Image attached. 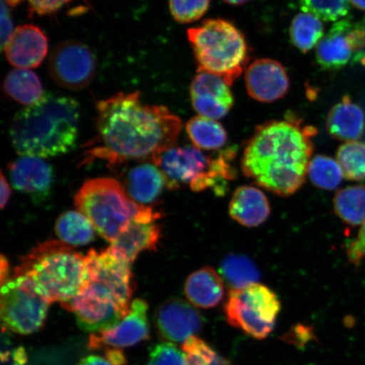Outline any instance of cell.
<instances>
[{
    "mask_svg": "<svg viewBox=\"0 0 365 365\" xmlns=\"http://www.w3.org/2000/svg\"><path fill=\"white\" fill-rule=\"evenodd\" d=\"M154 318L159 336L168 342H185L203 326V317L198 310L180 299L160 305Z\"/></svg>",
    "mask_w": 365,
    "mask_h": 365,
    "instance_id": "15",
    "label": "cell"
},
{
    "mask_svg": "<svg viewBox=\"0 0 365 365\" xmlns=\"http://www.w3.org/2000/svg\"><path fill=\"white\" fill-rule=\"evenodd\" d=\"M346 253L349 261L355 266H358L363 261L365 257V222L360 228L357 238L346 245Z\"/></svg>",
    "mask_w": 365,
    "mask_h": 365,
    "instance_id": "37",
    "label": "cell"
},
{
    "mask_svg": "<svg viewBox=\"0 0 365 365\" xmlns=\"http://www.w3.org/2000/svg\"><path fill=\"white\" fill-rule=\"evenodd\" d=\"M8 170L16 190L30 195L35 202L47 199L52 188L53 171L43 158L22 156L9 164Z\"/></svg>",
    "mask_w": 365,
    "mask_h": 365,
    "instance_id": "18",
    "label": "cell"
},
{
    "mask_svg": "<svg viewBox=\"0 0 365 365\" xmlns=\"http://www.w3.org/2000/svg\"><path fill=\"white\" fill-rule=\"evenodd\" d=\"M190 99L200 116L220 120L234 106L235 99L230 86L221 77L198 71L190 86Z\"/></svg>",
    "mask_w": 365,
    "mask_h": 365,
    "instance_id": "16",
    "label": "cell"
},
{
    "mask_svg": "<svg viewBox=\"0 0 365 365\" xmlns=\"http://www.w3.org/2000/svg\"><path fill=\"white\" fill-rule=\"evenodd\" d=\"M185 294L195 307L213 308L221 303L225 296V282L213 268L205 267L187 278Z\"/></svg>",
    "mask_w": 365,
    "mask_h": 365,
    "instance_id": "22",
    "label": "cell"
},
{
    "mask_svg": "<svg viewBox=\"0 0 365 365\" xmlns=\"http://www.w3.org/2000/svg\"><path fill=\"white\" fill-rule=\"evenodd\" d=\"M349 2L350 0H300V8L322 21H335L348 15Z\"/></svg>",
    "mask_w": 365,
    "mask_h": 365,
    "instance_id": "32",
    "label": "cell"
},
{
    "mask_svg": "<svg viewBox=\"0 0 365 365\" xmlns=\"http://www.w3.org/2000/svg\"><path fill=\"white\" fill-rule=\"evenodd\" d=\"M99 145L91 157L115 165L126 160L150 159L175 147L180 118L162 105L145 104L139 91L120 93L97 104Z\"/></svg>",
    "mask_w": 365,
    "mask_h": 365,
    "instance_id": "1",
    "label": "cell"
},
{
    "mask_svg": "<svg viewBox=\"0 0 365 365\" xmlns=\"http://www.w3.org/2000/svg\"><path fill=\"white\" fill-rule=\"evenodd\" d=\"M95 227L79 211H68L58 218L56 232L59 240L70 246H83L95 239Z\"/></svg>",
    "mask_w": 365,
    "mask_h": 365,
    "instance_id": "25",
    "label": "cell"
},
{
    "mask_svg": "<svg viewBox=\"0 0 365 365\" xmlns=\"http://www.w3.org/2000/svg\"><path fill=\"white\" fill-rule=\"evenodd\" d=\"M167 186L166 178L155 163H143L128 173L127 192L140 205L153 203Z\"/></svg>",
    "mask_w": 365,
    "mask_h": 365,
    "instance_id": "23",
    "label": "cell"
},
{
    "mask_svg": "<svg viewBox=\"0 0 365 365\" xmlns=\"http://www.w3.org/2000/svg\"><path fill=\"white\" fill-rule=\"evenodd\" d=\"M280 310L277 295L259 284L231 290L225 305L227 322L255 339L270 334Z\"/></svg>",
    "mask_w": 365,
    "mask_h": 365,
    "instance_id": "8",
    "label": "cell"
},
{
    "mask_svg": "<svg viewBox=\"0 0 365 365\" xmlns=\"http://www.w3.org/2000/svg\"><path fill=\"white\" fill-rule=\"evenodd\" d=\"M350 2L359 10L365 11V0H350Z\"/></svg>",
    "mask_w": 365,
    "mask_h": 365,
    "instance_id": "44",
    "label": "cell"
},
{
    "mask_svg": "<svg viewBox=\"0 0 365 365\" xmlns=\"http://www.w3.org/2000/svg\"><path fill=\"white\" fill-rule=\"evenodd\" d=\"M27 1L34 12L40 16H43L58 11L59 9L71 3L73 0H27ZM7 2L11 6H13L19 4L21 0H7Z\"/></svg>",
    "mask_w": 365,
    "mask_h": 365,
    "instance_id": "36",
    "label": "cell"
},
{
    "mask_svg": "<svg viewBox=\"0 0 365 365\" xmlns=\"http://www.w3.org/2000/svg\"><path fill=\"white\" fill-rule=\"evenodd\" d=\"M198 63V71L221 77L231 86L249 61V46L243 34L232 22L205 20L187 31Z\"/></svg>",
    "mask_w": 365,
    "mask_h": 365,
    "instance_id": "6",
    "label": "cell"
},
{
    "mask_svg": "<svg viewBox=\"0 0 365 365\" xmlns=\"http://www.w3.org/2000/svg\"><path fill=\"white\" fill-rule=\"evenodd\" d=\"M308 176L314 185L322 190H336L341 185L344 172L336 160L317 155L310 160Z\"/></svg>",
    "mask_w": 365,
    "mask_h": 365,
    "instance_id": "30",
    "label": "cell"
},
{
    "mask_svg": "<svg viewBox=\"0 0 365 365\" xmlns=\"http://www.w3.org/2000/svg\"><path fill=\"white\" fill-rule=\"evenodd\" d=\"M6 0H1V48H6L9 41L11 40L15 29H14L10 7Z\"/></svg>",
    "mask_w": 365,
    "mask_h": 365,
    "instance_id": "38",
    "label": "cell"
},
{
    "mask_svg": "<svg viewBox=\"0 0 365 365\" xmlns=\"http://www.w3.org/2000/svg\"><path fill=\"white\" fill-rule=\"evenodd\" d=\"M161 214L145 207L131 220L112 242L109 250L118 257L132 264L139 254L145 250H156L161 238L158 220Z\"/></svg>",
    "mask_w": 365,
    "mask_h": 365,
    "instance_id": "12",
    "label": "cell"
},
{
    "mask_svg": "<svg viewBox=\"0 0 365 365\" xmlns=\"http://www.w3.org/2000/svg\"><path fill=\"white\" fill-rule=\"evenodd\" d=\"M322 21L312 14L302 12L296 15L290 26L291 42L301 52L307 53L318 45L323 38Z\"/></svg>",
    "mask_w": 365,
    "mask_h": 365,
    "instance_id": "29",
    "label": "cell"
},
{
    "mask_svg": "<svg viewBox=\"0 0 365 365\" xmlns=\"http://www.w3.org/2000/svg\"><path fill=\"white\" fill-rule=\"evenodd\" d=\"M245 79L248 94L261 103H273L284 98L290 86L285 68L271 58H259L251 63Z\"/></svg>",
    "mask_w": 365,
    "mask_h": 365,
    "instance_id": "17",
    "label": "cell"
},
{
    "mask_svg": "<svg viewBox=\"0 0 365 365\" xmlns=\"http://www.w3.org/2000/svg\"><path fill=\"white\" fill-rule=\"evenodd\" d=\"M148 365H186L185 355L172 342H161L150 349Z\"/></svg>",
    "mask_w": 365,
    "mask_h": 365,
    "instance_id": "35",
    "label": "cell"
},
{
    "mask_svg": "<svg viewBox=\"0 0 365 365\" xmlns=\"http://www.w3.org/2000/svg\"><path fill=\"white\" fill-rule=\"evenodd\" d=\"M79 120V105L75 99L44 93L38 102L16 114L9 134L21 156L57 157L74 149Z\"/></svg>",
    "mask_w": 365,
    "mask_h": 365,
    "instance_id": "4",
    "label": "cell"
},
{
    "mask_svg": "<svg viewBox=\"0 0 365 365\" xmlns=\"http://www.w3.org/2000/svg\"><path fill=\"white\" fill-rule=\"evenodd\" d=\"M220 271L223 279L232 289L257 284L261 277L259 269L251 259L243 255L231 254L223 259Z\"/></svg>",
    "mask_w": 365,
    "mask_h": 365,
    "instance_id": "28",
    "label": "cell"
},
{
    "mask_svg": "<svg viewBox=\"0 0 365 365\" xmlns=\"http://www.w3.org/2000/svg\"><path fill=\"white\" fill-rule=\"evenodd\" d=\"M105 359L111 365H126L125 354L120 349L108 348L105 350Z\"/></svg>",
    "mask_w": 365,
    "mask_h": 365,
    "instance_id": "39",
    "label": "cell"
},
{
    "mask_svg": "<svg viewBox=\"0 0 365 365\" xmlns=\"http://www.w3.org/2000/svg\"><path fill=\"white\" fill-rule=\"evenodd\" d=\"M186 132L195 148L215 150L225 147L227 134L220 123L212 118L195 116L187 123Z\"/></svg>",
    "mask_w": 365,
    "mask_h": 365,
    "instance_id": "26",
    "label": "cell"
},
{
    "mask_svg": "<svg viewBox=\"0 0 365 365\" xmlns=\"http://www.w3.org/2000/svg\"><path fill=\"white\" fill-rule=\"evenodd\" d=\"M4 90L16 102L27 107L38 102L44 94L38 76L27 68H16L9 73Z\"/></svg>",
    "mask_w": 365,
    "mask_h": 365,
    "instance_id": "24",
    "label": "cell"
},
{
    "mask_svg": "<svg viewBox=\"0 0 365 365\" xmlns=\"http://www.w3.org/2000/svg\"><path fill=\"white\" fill-rule=\"evenodd\" d=\"M48 66L56 84L68 90L79 91L93 80L97 61L88 46L66 41L53 49Z\"/></svg>",
    "mask_w": 365,
    "mask_h": 365,
    "instance_id": "11",
    "label": "cell"
},
{
    "mask_svg": "<svg viewBox=\"0 0 365 365\" xmlns=\"http://www.w3.org/2000/svg\"><path fill=\"white\" fill-rule=\"evenodd\" d=\"M85 257L62 241L40 244L21 259L15 276L31 278L50 303L74 297L83 282Z\"/></svg>",
    "mask_w": 365,
    "mask_h": 365,
    "instance_id": "5",
    "label": "cell"
},
{
    "mask_svg": "<svg viewBox=\"0 0 365 365\" xmlns=\"http://www.w3.org/2000/svg\"><path fill=\"white\" fill-rule=\"evenodd\" d=\"M148 304L143 299L132 302L129 314L113 327L90 336L88 349L97 350L104 346L125 349L149 339Z\"/></svg>",
    "mask_w": 365,
    "mask_h": 365,
    "instance_id": "14",
    "label": "cell"
},
{
    "mask_svg": "<svg viewBox=\"0 0 365 365\" xmlns=\"http://www.w3.org/2000/svg\"><path fill=\"white\" fill-rule=\"evenodd\" d=\"M11 196V188L9 182H7L6 177L4 173H1V200H0V205H1V209H4L6 207L9 200H10Z\"/></svg>",
    "mask_w": 365,
    "mask_h": 365,
    "instance_id": "41",
    "label": "cell"
},
{
    "mask_svg": "<svg viewBox=\"0 0 365 365\" xmlns=\"http://www.w3.org/2000/svg\"><path fill=\"white\" fill-rule=\"evenodd\" d=\"M76 365H111L107 359L98 355H89L82 359Z\"/></svg>",
    "mask_w": 365,
    "mask_h": 365,
    "instance_id": "42",
    "label": "cell"
},
{
    "mask_svg": "<svg viewBox=\"0 0 365 365\" xmlns=\"http://www.w3.org/2000/svg\"><path fill=\"white\" fill-rule=\"evenodd\" d=\"M75 205L98 234L110 244L147 207L136 203L124 187L111 178L85 182L75 196Z\"/></svg>",
    "mask_w": 365,
    "mask_h": 365,
    "instance_id": "7",
    "label": "cell"
},
{
    "mask_svg": "<svg viewBox=\"0 0 365 365\" xmlns=\"http://www.w3.org/2000/svg\"><path fill=\"white\" fill-rule=\"evenodd\" d=\"M211 158L191 145L173 147L160 154L153 163L166 178L171 190L191 185L209 170Z\"/></svg>",
    "mask_w": 365,
    "mask_h": 365,
    "instance_id": "13",
    "label": "cell"
},
{
    "mask_svg": "<svg viewBox=\"0 0 365 365\" xmlns=\"http://www.w3.org/2000/svg\"><path fill=\"white\" fill-rule=\"evenodd\" d=\"M336 159L346 180H365V143L355 140L341 145Z\"/></svg>",
    "mask_w": 365,
    "mask_h": 365,
    "instance_id": "31",
    "label": "cell"
},
{
    "mask_svg": "<svg viewBox=\"0 0 365 365\" xmlns=\"http://www.w3.org/2000/svg\"><path fill=\"white\" fill-rule=\"evenodd\" d=\"M10 359H11V365H26V351L23 346H18L12 353L10 352L7 361Z\"/></svg>",
    "mask_w": 365,
    "mask_h": 365,
    "instance_id": "40",
    "label": "cell"
},
{
    "mask_svg": "<svg viewBox=\"0 0 365 365\" xmlns=\"http://www.w3.org/2000/svg\"><path fill=\"white\" fill-rule=\"evenodd\" d=\"M333 208L336 216L348 225H362L365 222V186H349L337 191Z\"/></svg>",
    "mask_w": 365,
    "mask_h": 365,
    "instance_id": "27",
    "label": "cell"
},
{
    "mask_svg": "<svg viewBox=\"0 0 365 365\" xmlns=\"http://www.w3.org/2000/svg\"><path fill=\"white\" fill-rule=\"evenodd\" d=\"M9 271H10V264H9L8 259L2 255L0 257V282H1V285L6 284L9 280Z\"/></svg>",
    "mask_w": 365,
    "mask_h": 365,
    "instance_id": "43",
    "label": "cell"
},
{
    "mask_svg": "<svg viewBox=\"0 0 365 365\" xmlns=\"http://www.w3.org/2000/svg\"><path fill=\"white\" fill-rule=\"evenodd\" d=\"M365 23L346 18L336 21L317 47V63L337 71L349 65H365Z\"/></svg>",
    "mask_w": 365,
    "mask_h": 365,
    "instance_id": "10",
    "label": "cell"
},
{
    "mask_svg": "<svg viewBox=\"0 0 365 365\" xmlns=\"http://www.w3.org/2000/svg\"><path fill=\"white\" fill-rule=\"evenodd\" d=\"M130 267L108 248L101 252L91 250L86 255L83 282L77 294L61 304L75 314L82 330H106L127 317L133 294Z\"/></svg>",
    "mask_w": 365,
    "mask_h": 365,
    "instance_id": "3",
    "label": "cell"
},
{
    "mask_svg": "<svg viewBox=\"0 0 365 365\" xmlns=\"http://www.w3.org/2000/svg\"><path fill=\"white\" fill-rule=\"evenodd\" d=\"M51 303L31 278L15 276L2 285L0 314L3 328L29 335L43 327Z\"/></svg>",
    "mask_w": 365,
    "mask_h": 365,
    "instance_id": "9",
    "label": "cell"
},
{
    "mask_svg": "<svg viewBox=\"0 0 365 365\" xmlns=\"http://www.w3.org/2000/svg\"><path fill=\"white\" fill-rule=\"evenodd\" d=\"M230 217L240 225L255 227L263 225L271 213L270 204L262 190L240 186L235 191L228 208Z\"/></svg>",
    "mask_w": 365,
    "mask_h": 365,
    "instance_id": "20",
    "label": "cell"
},
{
    "mask_svg": "<svg viewBox=\"0 0 365 365\" xmlns=\"http://www.w3.org/2000/svg\"><path fill=\"white\" fill-rule=\"evenodd\" d=\"M223 1L232 6H243V4L247 3L249 0H223Z\"/></svg>",
    "mask_w": 365,
    "mask_h": 365,
    "instance_id": "45",
    "label": "cell"
},
{
    "mask_svg": "<svg viewBox=\"0 0 365 365\" xmlns=\"http://www.w3.org/2000/svg\"><path fill=\"white\" fill-rule=\"evenodd\" d=\"M211 2L212 0H170V10L176 21L188 24L200 20Z\"/></svg>",
    "mask_w": 365,
    "mask_h": 365,
    "instance_id": "34",
    "label": "cell"
},
{
    "mask_svg": "<svg viewBox=\"0 0 365 365\" xmlns=\"http://www.w3.org/2000/svg\"><path fill=\"white\" fill-rule=\"evenodd\" d=\"M182 349L186 365H227L211 346L195 336L186 340Z\"/></svg>",
    "mask_w": 365,
    "mask_h": 365,
    "instance_id": "33",
    "label": "cell"
},
{
    "mask_svg": "<svg viewBox=\"0 0 365 365\" xmlns=\"http://www.w3.org/2000/svg\"><path fill=\"white\" fill-rule=\"evenodd\" d=\"M317 130L287 117L259 125L245 145L242 170L255 184L281 196L293 195L308 175Z\"/></svg>",
    "mask_w": 365,
    "mask_h": 365,
    "instance_id": "2",
    "label": "cell"
},
{
    "mask_svg": "<svg viewBox=\"0 0 365 365\" xmlns=\"http://www.w3.org/2000/svg\"><path fill=\"white\" fill-rule=\"evenodd\" d=\"M4 50L11 66L18 68H36L47 56L48 41L38 26L24 25L16 29Z\"/></svg>",
    "mask_w": 365,
    "mask_h": 365,
    "instance_id": "19",
    "label": "cell"
},
{
    "mask_svg": "<svg viewBox=\"0 0 365 365\" xmlns=\"http://www.w3.org/2000/svg\"><path fill=\"white\" fill-rule=\"evenodd\" d=\"M364 113L357 104L344 96L333 106L327 118L328 133L336 140L355 141L362 136L364 130Z\"/></svg>",
    "mask_w": 365,
    "mask_h": 365,
    "instance_id": "21",
    "label": "cell"
}]
</instances>
